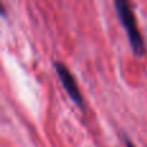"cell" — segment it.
<instances>
[{
	"label": "cell",
	"instance_id": "obj_3",
	"mask_svg": "<svg viewBox=\"0 0 147 147\" xmlns=\"http://www.w3.org/2000/svg\"><path fill=\"white\" fill-rule=\"evenodd\" d=\"M125 146H127V147H136L132 142H130L129 140H125Z\"/></svg>",
	"mask_w": 147,
	"mask_h": 147
},
{
	"label": "cell",
	"instance_id": "obj_1",
	"mask_svg": "<svg viewBox=\"0 0 147 147\" xmlns=\"http://www.w3.org/2000/svg\"><path fill=\"white\" fill-rule=\"evenodd\" d=\"M114 7L116 9L117 17L120 20V23L123 27L127 30V36L129 39V44L132 52L134 56L142 57L145 54V41L140 32L137 21H136V16L133 13L132 5L127 1V0H115Z\"/></svg>",
	"mask_w": 147,
	"mask_h": 147
},
{
	"label": "cell",
	"instance_id": "obj_2",
	"mask_svg": "<svg viewBox=\"0 0 147 147\" xmlns=\"http://www.w3.org/2000/svg\"><path fill=\"white\" fill-rule=\"evenodd\" d=\"M53 67L56 70V74L58 76L59 81H61L63 89L66 90V93L69 94V97L72 99V102L76 105L78 107H80L81 110H84V98L83 94L80 93V89L78 86L75 78L71 74L67 66L61 61H56L53 63Z\"/></svg>",
	"mask_w": 147,
	"mask_h": 147
}]
</instances>
